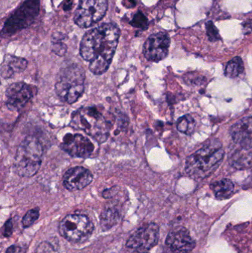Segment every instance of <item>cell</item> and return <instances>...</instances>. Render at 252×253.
<instances>
[{
	"label": "cell",
	"mask_w": 252,
	"mask_h": 253,
	"mask_svg": "<svg viewBox=\"0 0 252 253\" xmlns=\"http://www.w3.org/2000/svg\"><path fill=\"white\" fill-rule=\"evenodd\" d=\"M43 147L38 138L28 136L21 142L16 151L13 168L22 178H30L38 172L41 165Z\"/></svg>",
	"instance_id": "cell-3"
},
{
	"label": "cell",
	"mask_w": 252,
	"mask_h": 253,
	"mask_svg": "<svg viewBox=\"0 0 252 253\" xmlns=\"http://www.w3.org/2000/svg\"><path fill=\"white\" fill-rule=\"evenodd\" d=\"M94 225L87 215L70 214L62 220L59 232L62 237L72 243H83L91 236Z\"/></svg>",
	"instance_id": "cell-6"
},
{
	"label": "cell",
	"mask_w": 252,
	"mask_h": 253,
	"mask_svg": "<svg viewBox=\"0 0 252 253\" xmlns=\"http://www.w3.org/2000/svg\"><path fill=\"white\" fill-rule=\"evenodd\" d=\"M21 252V248L16 245H13V246L9 247L6 251L5 253H19Z\"/></svg>",
	"instance_id": "cell-25"
},
{
	"label": "cell",
	"mask_w": 252,
	"mask_h": 253,
	"mask_svg": "<svg viewBox=\"0 0 252 253\" xmlns=\"http://www.w3.org/2000/svg\"><path fill=\"white\" fill-rule=\"evenodd\" d=\"M92 172L84 167L70 168L63 176V184L65 188L70 191L82 190L93 181Z\"/></svg>",
	"instance_id": "cell-14"
},
{
	"label": "cell",
	"mask_w": 252,
	"mask_h": 253,
	"mask_svg": "<svg viewBox=\"0 0 252 253\" xmlns=\"http://www.w3.org/2000/svg\"><path fill=\"white\" fill-rule=\"evenodd\" d=\"M61 148L72 157L86 159L91 156L94 145L81 134L68 133L64 137Z\"/></svg>",
	"instance_id": "cell-10"
},
{
	"label": "cell",
	"mask_w": 252,
	"mask_h": 253,
	"mask_svg": "<svg viewBox=\"0 0 252 253\" xmlns=\"http://www.w3.org/2000/svg\"><path fill=\"white\" fill-rule=\"evenodd\" d=\"M13 227L12 219L7 220L4 224V231H3V236L4 237H10L13 234Z\"/></svg>",
	"instance_id": "cell-24"
},
{
	"label": "cell",
	"mask_w": 252,
	"mask_h": 253,
	"mask_svg": "<svg viewBox=\"0 0 252 253\" xmlns=\"http://www.w3.org/2000/svg\"><path fill=\"white\" fill-rule=\"evenodd\" d=\"M195 128V121L192 116L186 115L180 117L177 123V129L185 134H191Z\"/></svg>",
	"instance_id": "cell-20"
},
{
	"label": "cell",
	"mask_w": 252,
	"mask_h": 253,
	"mask_svg": "<svg viewBox=\"0 0 252 253\" xmlns=\"http://www.w3.org/2000/svg\"><path fill=\"white\" fill-rule=\"evenodd\" d=\"M38 217H39V211L38 209L31 210L22 218V225L25 228L31 227L38 220Z\"/></svg>",
	"instance_id": "cell-21"
},
{
	"label": "cell",
	"mask_w": 252,
	"mask_h": 253,
	"mask_svg": "<svg viewBox=\"0 0 252 253\" xmlns=\"http://www.w3.org/2000/svg\"><path fill=\"white\" fill-rule=\"evenodd\" d=\"M232 139L243 149L252 148V117L243 119L231 127Z\"/></svg>",
	"instance_id": "cell-15"
},
{
	"label": "cell",
	"mask_w": 252,
	"mask_h": 253,
	"mask_svg": "<svg viewBox=\"0 0 252 253\" xmlns=\"http://www.w3.org/2000/svg\"><path fill=\"white\" fill-rule=\"evenodd\" d=\"M121 31L114 23H105L87 31L80 44L81 57L93 74L101 75L109 68L118 47Z\"/></svg>",
	"instance_id": "cell-1"
},
{
	"label": "cell",
	"mask_w": 252,
	"mask_h": 253,
	"mask_svg": "<svg viewBox=\"0 0 252 253\" xmlns=\"http://www.w3.org/2000/svg\"><path fill=\"white\" fill-rule=\"evenodd\" d=\"M40 0H26L4 24L1 36H10L29 26L39 10Z\"/></svg>",
	"instance_id": "cell-7"
},
{
	"label": "cell",
	"mask_w": 252,
	"mask_h": 253,
	"mask_svg": "<svg viewBox=\"0 0 252 253\" xmlns=\"http://www.w3.org/2000/svg\"><path fill=\"white\" fill-rule=\"evenodd\" d=\"M159 227L155 223H149L138 229L129 238L127 247L136 253H147L158 244Z\"/></svg>",
	"instance_id": "cell-9"
},
{
	"label": "cell",
	"mask_w": 252,
	"mask_h": 253,
	"mask_svg": "<svg viewBox=\"0 0 252 253\" xmlns=\"http://www.w3.org/2000/svg\"><path fill=\"white\" fill-rule=\"evenodd\" d=\"M71 126L84 131L99 143L108 139L110 123L97 108H81L72 116Z\"/></svg>",
	"instance_id": "cell-5"
},
{
	"label": "cell",
	"mask_w": 252,
	"mask_h": 253,
	"mask_svg": "<svg viewBox=\"0 0 252 253\" xmlns=\"http://www.w3.org/2000/svg\"><path fill=\"white\" fill-rule=\"evenodd\" d=\"M224 154L221 143L218 140H212L187 158L186 172L193 178H207L217 169Z\"/></svg>",
	"instance_id": "cell-2"
},
{
	"label": "cell",
	"mask_w": 252,
	"mask_h": 253,
	"mask_svg": "<svg viewBox=\"0 0 252 253\" xmlns=\"http://www.w3.org/2000/svg\"><path fill=\"white\" fill-rule=\"evenodd\" d=\"M120 219V213L118 210L114 208H106L101 214L100 224L103 230H109L118 224Z\"/></svg>",
	"instance_id": "cell-18"
},
{
	"label": "cell",
	"mask_w": 252,
	"mask_h": 253,
	"mask_svg": "<svg viewBox=\"0 0 252 253\" xmlns=\"http://www.w3.org/2000/svg\"><path fill=\"white\" fill-rule=\"evenodd\" d=\"M33 95V90L29 84L25 83H12L6 89V105L10 111H20L31 100Z\"/></svg>",
	"instance_id": "cell-12"
},
{
	"label": "cell",
	"mask_w": 252,
	"mask_h": 253,
	"mask_svg": "<svg viewBox=\"0 0 252 253\" xmlns=\"http://www.w3.org/2000/svg\"><path fill=\"white\" fill-rule=\"evenodd\" d=\"M166 244L173 253H189L196 246L189 231L182 227H176L170 231Z\"/></svg>",
	"instance_id": "cell-13"
},
{
	"label": "cell",
	"mask_w": 252,
	"mask_h": 253,
	"mask_svg": "<svg viewBox=\"0 0 252 253\" xmlns=\"http://www.w3.org/2000/svg\"><path fill=\"white\" fill-rule=\"evenodd\" d=\"M207 34H208L210 40L212 41H216L220 38L217 28L213 25V22H209L207 24Z\"/></svg>",
	"instance_id": "cell-22"
},
{
	"label": "cell",
	"mask_w": 252,
	"mask_h": 253,
	"mask_svg": "<svg viewBox=\"0 0 252 253\" xmlns=\"http://www.w3.org/2000/svg\"><path fill=\"white\" fill-rule=\"evenodd\" d=\"M52 50H53V51L54 52L56 55H58V56H62L66 53L67 46L65 45V44H63V43L57 42H55L54 44H53Z\"/></svg>",
	"instance_id": "cell-23"
},
{
	"label": "cell",
	"mask_w": 252,
	"mask_h": 253,
	"mask_svg": "<svg viewBox=\"0 0 252 253\" xmlns=\"http://www.w3.org/2000/svg\"><path fill=\"white\" fill-rule=\"evenodd\" d=\"M108 9V0H79L74 22L80 28H89L102 20Z\"/></svg>",
	"instance_id": "cell-8"
},
{
	"label": "cell",
	"mask_w": 252,
	"mask_h": 253,
	"mask_svg": "<svg viewBox=\"0 0 252 253\" xmlns=\"http://www.w3.org/2000/svg\"><path fill=\"white\" fill-rule=\"evenodd\" d=\"M170 45V37L164 33L152 34L144 44L145 58L151 62H159L167 57Z\"/></svg>",
	"instance_id": "cell-11"
},
{
	"label": "cell",
	"mask_w": 252,
	"mask_h": 253,
	"mask_svg": "<svg viewBox=\"0 0 252 253\" xmlns=\"http://www.w3.org/2000/svg\"><path fill=\"white\" fill-rule=\"evenodd\" d=\"M211 188L217 199L223 200L230 198L233 195L235 185L229 179H222L211 184Z\"/></svg>",
	"instance_id": "cell-17"
},
{
	"label": "cell",
	"mask_w": 252,
	"mask_h": 253,
	"mask_svg": "<svg viewBox=\"0 0 252 253\" xmlns=\"http://www.w3.org/2000/svg\"><path fill=\"white\" fill-rule=\"evenodd\" d=\"M85 72L76 64L70 65L59 74L55 85L56 94L62 102L73 104L84 93Z\"/></svg>",
	"instance_id": "cell-4"
},
{
	"label": "cell",
	"mask_w": 252,
	"mask_h": 253,
	"mask_svg": "<svg viewBox=\"0 0 252 253\" xmlns=\"http://www.w3.org/2000/svg\"><path fill=\"white\" fill-rule=\"evenodd\" d=\"M28 61L22 57L5 55L1 65L0 74L4 79H9L14 74H19L26 69Z\"/></svg>",
	"instance_id": "cell-16"
},
{
	"label": "cell",
	"mask_w": 252,
	"mask_h": 253,
	"mask_svg": "<svg viewBox=\"0 0 252 253\" xmlns=\"http://www.w3.org/2000/svg\"><path fill=\"white\" fill-rule=\"evenodd\" d=\"M244 71V62L239 56L233 58L228 62L225 70V74L229 78H235Z\"/></svg>",
	"instance_id": "cell-19"
}]
</instances>
